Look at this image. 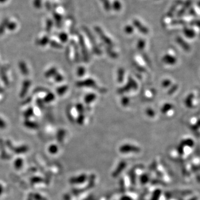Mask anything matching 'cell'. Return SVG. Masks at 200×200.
Segmentation results:
<instances>
[{
    "mask_svg": "<svg viewBox=\"0 0 200 200\" xmlns=\"http://www.w3.org/2000/svg\"><path fill=\"white\" fill-rule=\"evenodd\" d=\"M95 31H96L97 34L99 35L100 39L102 40V41H103V42L105 44H106V45H107L108 46L110 47L113 46V43L112 41L107 36H106L104 31H102L100 27L97 26L95 28Z\"/></svg>",
    "mask_w": 200,
    "mask_h": 200,
    "instance_id": "cell-1",
    "label": "cell"
},
{
    "mask_svg": "<svg viewBox=\"0 0 200 200\" xmlns=\"http://www.w3.org/2000/svg\"><path fill=\"white\" fill-rule=\"evenodd\" d=\"M77 86L78 87H93L95 89H99V87L97 86L96 82L92 78H87L84 81H81L78 82L77 83Z\"/></svg>",
    "mask_w": 200,
    "mask_h": 200,
    "instance_id": "cell-2",
    "label": "cell"
},
{
    "mask_svg": "<svg viewBox=\"0 0 200 200\" xmlns=\"http://www.w3.org/2000/svg\"><path fill=\"white\" fill-rule=\"evenodd\" d=\"M128 80L129 81H128L126 85L123 86V87H122L121 89H119V93H125L128 91H130L131 90H134V89H136L137 88V83L136 82V81L134 80H133L131 77H130Z\"/></svg>",
    "mask_w": 200,
    "mask_h": 200,
    "instance_id": "cell-3",
    "label": "cell"
},
{
    "mask_svg": "<svg viewBox=\"0 0 200 200\" xmlns=\"http://www.w3.org/2000/svg\"><path fill=\"white\" fill-rule=\"evenodd\" d=\"M133 24L141 33L145 35L149 34V29L145 25H143V23H141V22L138 19H135L133 20Z\"/></svg>",
    "mask_w": 200,
    "mask_h": 200,
    "instance_id": "cell-4",
    "label": "cell"
},
{
    "mask_svg": "<svg viewBox=\"0 0 200 200\" xmlns=\"http://www.w3.org/2000/svg\"><path fill=\"white\" fill-rule=\"evenodd\" d=\"M80 46L82 49V53L83 54V57H84V59L86 61H89V53H88V50L87 46L85 44V42L83 39L81 38L80 40Z\"/></svg>",
    "mask_w": 200,
    "mask_h": 200,
    "instance_id": "cell-5",
    "label": "cell"
},
{
    "mask_svg": "<svg viewBox=\"0 0 200 200\" xmlns=\"http://www.w3.org/2000/svg\"><path fill=\"white\" fill-rule=\"evenodd\" d=\"M96 95L95 94L92 93H89L85 97L84 101H85V104H91L93 101L96 100Z\"/></svg>",
    "mask_w": 200,
    "mask_h": 200,
    "instance_id": "cell-6",
    "label": "cell"
},
{
    "mask_svg": "<svg viewBox=\"0 0 200 200\" xmlns=\"http://www.w3.org/2000/svg\"><path fill=\"white\" fill-rule=\"evenodd\" d=\"M124 75H125L124 69L122 68H120L118 70L117 72V81L119 83H122L123 82Z\"/></svg>",
    "mask_w": 200,
    "mask_h": 200,
    "instance_id": "cell-7",
    "label": "cell"
},
{
    "mask_svg": "<svg viewBox=\"0 0 200 200\" xmlns=\"http://www.w3.org/2000/svg\"><path fill=\"white\" fill-rule=\"evenodd\" d=\"M112 7L114 8L113 9L114 10L118 11H119L121 10V3L119 2V1L116 0V1H115L113 2V3Z\"/></svg>",
    "mask_w": 200,
    "mask_h": 200,
    "instance_id": "cell-8",
    "label": "cell"
},
{
    "mask_svg": "<svg viewBox=\"0 0 200 200\" xmlns=\"http://www.w3.org/2000/svg\"><path fill=\"white\" fill-rule=\"evenodd\" d=\"M146 45V43L145 41L143 39H140L139 40L138 43H137V48L140 50H143Z\"/></svg>",
    "mask_w": 200,
    "mask_h": 200,
    "instance_id": "cell-9",
    "label": "cell"
},
{
    "mask_svg": "<svg viewBox=\"0 0 200 200\" xmlns=\"http://www.w3.org/2000/svg\"><path fill=\"white\" fill-rule=\"evenodd\" d=\"M85 119V116L83 113H80V115L77 117V122L80 125H82Z\"/></svg>",
    "mask_w": 200,
    "mask_h": 200,
    "instance_id": "cell-10",
    "label": "cell"
},
{
    "mask_svg": "<svg viewBox=\"0 0 200 200\" xmlns=\"http://www.w3.org/2000/svg\"><path fill=\"white\" fill-rule=\"evenodd\" d=\"M111 49H109V47H108L107 50H106L107 51L108 54H109L110 57L113 58H116V57H117V54H116L115 52L113 51Z\"/></svg>",
    "mask_w": 200,
    "mask_h": 200,
    "instance_id": "cell-11",
    "label": "cell"
},
{
    "mask_svg": "<svg viewBox=\"0 0 200 200\" xmlns=\"http://www.w3.org/2000/svg\"><path fill=\"white\" fill-rule=\"evenodd\" d=\"M86 73V69H85L84 67H80L78 68V69L77 70V75H78V76L81 77L83 75H85Z\"/></svg>",
    "mask_w": 200,
    "mask_h": 200,
    "instance_id": "cell-12",
    "label": "cell"
},
{
    "mask_svg": "<svg viewBox=\"0 0 200 200\" xmlns=\"http://www.w3.org/2000/svg\"><path fill=\"white\" fill-rule=\"evenodd\" d=\"M121 104L123 106H127L130 104V99L127 97H123L121 100Z\"/></svg>",
    "mask_w": 200,
    "mask_h": 200,
    "instance_id": "cell-13",
    "label": "cell"
},
{
    "mask_svg": "<svg viewBox=\"0 0 200 200\" xmlns=\"http://www.w3.org/2000/svg\"><path fill=\"white\" fill-rule=\"evenodd\" d=\"M146 113L147 115L150 117H154L155 115V113L152 108H147L146 111Z\"/></svg>",
    "mask_w": 200,
    "mask_h": 200,
    "instance_id": "cell-14",
    "label": "cell"
},
{
    "mask_svg": "<svg viewBox=\"0 0 200 200\" xmlns=\"http://www.w3.org/2000/svg\"><path fill=\"white\" fill-rule=\"evenodd\" d=\"M67 86H62L60 88L58 89L57 93L59 95H61L65 93L66 91H67Z\"/></svg>",
    "mask_w": 200,
    "mask_h": 200,
    "instance_id": "cell-15",
    "label": "cell"
},
{
    "mask_svg": "<svg viewBox=\"0 0 200 200\" xmlns=\"http://www.w3.org/2000/svg\"><path fill=\"white\" fill-rule=\"evenodd\" d=\"M125 31L128 34H131L134 32V28L131 26H126L125 28Z\"/></svg>",
    "mask_w": 200,
    "mask_h": 200,
    "instance_id": "cell-16",
    "label": "cell"
},
{
    "mask_svg": "<svg viewBox=\"0 0 200 200\" xmlns=\"http://www.w3.org/2000/svg\"><path fill=\"white\" fill-rule=\"evenodd\" d=\"M76 110L80 113H83L84 112V107L82 104H78L76 107Z\"/></svg>",
    "mask_w": 200,
    "mask_h": 200,
    "instance_id": "cell-17",
    "label": "cell"
},
{
    "mask_svg": "<svg viewBox=\"0 0 200 200\" xmlns=\"http://www.w3.org/2000/svg\"><path fill=\"white\" fill-rule=\"evenodd\" d=\"M153 93H154L152 92V91L149 90V91H147L146 92L145 95H146V96L147 97H152Z\"/></svg>",
    "mask_w": 200,
    "mask_h": 200,
    "instance_id": "cell-18",
    "label": "cell"
},
{
    "mask_svg": "<svg viewBox=\"0 0 200 200\" xmlns=\"http://www.w3.org/2000/svg\"><path fill=\"white\" fill-rule=\"evenodd\" d=\"M5 127V123H4V121H2V119H0V127L4 128Z\"/></svg>",
    "mask_w": 200,
    "mask_h": 200,
    "instance_id": "cell-19",
    "label": "cell"
}]
</instances>
